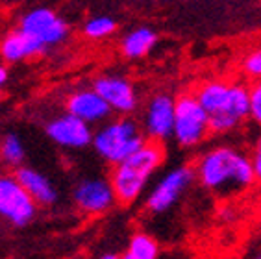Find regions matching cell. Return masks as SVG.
Returning <instances> with one entry per match:
<instances>
[{
	"label": "cell",
	"instance_id": "obj_1",
	"mask_svg": "<svg viewBox=\"0 0 261 259\" xmlns=\"http://www.w3.org/2000/svg\"><path fill=\"white\" fill-rule=\"evenodd\" d=\"M195 170L196 182L219 198L241 194L257 184L250 156L230 145L202 152L195 161Z\"/></svg>",
	"mask_w": 261,
	"mask_h": 259
},
{
	"label": "cell",
	"instance_id": "obj_2",
	"mask_svg": "<svg viewBox=\"0 0 261 259\" xmlns=\"http://www.w3.org/2000/svg\"><path fill=\"white\" fill-rule=\"evenodd\" d=\"M195 95L210 113L213 135L231 134L250 119V85L243 82H204Z\"/></svg>",
	"mask_w": 261,
	"mask_h": 259
},
{
	"label": "cell",
	"instance_id": "obj_3",
	"mask_svg": "<svg viewBox=\"0 0 261 259\" xmlns=\"http://www.w3.org/2000/svg\"><path fill=\"white\" fill-rule=\"evenodd\" d=\"M165 143L146 139V143L128 156L121 163L111 167L110 179L121 205H132L143 196L152 176L165 163Z\"/></svg>",
	"mask_w": 261,
	"mask_h": 259
},
{
	"label": "cell",
	"instance_id": "obj_4",
	"mask_svg": "<svg viewBox=\"0 0 261 259\" xmlns=\"http://www.w3.org/2000/svg\"><path fill=\"white\" fill-rule=\"evenodd\" d=\"M146 143L141 124L130 115H117L98 124L93 135V150L110 167L121 163Z\"/></svg>",
	"mask_w": 261,
	"mask_h": 259
},
{
	"label": "cell",
	"instance_id": "obj_5",
	"mask_svg": "<svg viewBox=\"0 0 261 259\" xmlns=\"http://www.w3.org/2000/svg\"><path fill=\"white\" fill-rule=\"evenodd\" d=\"M211 135L210 113L195 93H184L176 98L172 141L184 150L200 146Z\"/></svg>",
	"mask_w": 261,
	"mask_h": 259
},
{
	"label": "cell",
	"instance_id": "obj_6",
	"mask_svg": "<svg viewBox=\"0 0 261 259\" xmlns=\"http://www.w3.org/2000/svg\"><path fill=\"white\" fill-rule=\"evenodd\" d=\"M196 182L195 165H178L167 170L156 182V185L148 191L145 200V208L150 215H163L172 210L181 196L189 191Z\"/></svg>",
	"mask_w": 261,
	"mask_h": 259
},
{
	"label": "cell",
	"instance_id": "obj_7",
	"mask_svg": "<svg viewBox=\"0 0 261 259\" xmlns=\"http://www.w3.org/2000/svg\"><path fill=\"white\" fill-rule=\"evenodd\" d=\"M37 202L13 174H0V219L13 228H26L37 215Z\"/></svg>",
	"mask_w": 261,
	"mask_h": 259
},
{
	"label": "cell",
	"instance_id": "obj_8",
	"mask_svg": "<svg viewBox=\"0 0 261 259\" xmlns=\"http://www.w3.org/2000/svg\"><path fill=\"white\" fill-rule=\"evenodd\" d=\"M19 28L39 39L48 50L61 46L70 37L69 22L50 8H34L26 11L19 20Z\"/></svg>",
	"mask_w": 261,
	"mask_h": 259
},
{
	"label": "cell",
	"instance_id": "obj_9",
	"mask_svg": "<svg viewBox=\"0 0 261 259\" xmlns=\"http://www.w3.org/2000/svg\"><path fill=\"white\" fill-rule=\"evenodd\" d=\"M72 202L86 215L108 213L113 205L119 204L111 179L104 176L82 178L72 189Z\"/></svg>",
	"mask_w": 261,
	"mask_h": 259
},
{
	"label": "cell",
	"instance_id": "obj_10",
	"mask_svg": "<svg viewBox=\"0 0 261 259\" xmlns=\"http://www.w3.org/2000/svg\"><path fill=\"white\" fill-rule=\"evenodd\" d=\"M174 115H176V98L167 93H156L148 98L143 111L141 128L145 132L146 139L167 143L172 139L174 130Z\"/></svg>",
	"mask_w": 261,
	"mask_h": 259
},
{
	"label": "cell",
	"instance_id": "obj_11",
	"mask_svg": "<svg viewBox=\"0 0 261 259\" xmlns=\"http://www.w3.org/2000/svg\"><path fill=\"white\" fill-rule=\"evenodd\" d=\"M45 134L54 145L61 148L82 150L91 146L95 130L89 122L65 110L63 115H58L46 122Z\"/></svg>",
	"mask_w": 261,
	"mask_h": 259
},
{
	"label": "cell",
	"instance_id": "obj_12",
	"mask_svg": "<svg viewBox=\"0 0 261 259\" xmlns=\"http://www.w3.org/2000/svg\"><path fill=\"white\" fill-rule=\"evenodd\" d=\"M93 87L104 96L113 113L132 115L139 110V93L134 82H130L126 76L115 74V72L100 74L93 80Z\"/></svg>",
	"mask_w": 261,
	"mask_h": 259
},
{
	"label": "cell",
	"instance_id": "obj_13",
	"mask_svg": "<svg viewBox=\"0 0 261 259\" xmlns=\"http://www.w3.org/2000/svg\"><path fill=\"white\" fill-rule=\"evenodd\" d=\"M65 110L89 122L91 126H98L113 117L111 106L93 85L72 91L65 100Z\"/></svg>",
	"mask_w": 261,
	"mask_h": 259
},
{
	"label": "cell",
	"instance_id": "obj_14",
	"mask_svg": "<svg viewBox=\"0 0 261 259\" xmlns=\"http://www.w3.org/2000/svg\"><path fill=\"white\" fill-rule=\"evenodd\" d=\"M46 52L48 48L22 28L10 32L0 43V58L6 63H20L26 60H34V58L45 56Z\"/></svg>",
	"mask_w": 261,
	"mask_h": 259
},
{
	"label": "cell",
	"instance_id": "obj_15",
	"mask_svg": "<svg viewBox=\"0 0 261 259\" xmlns=\"http://www.w3.org/2000/svg\"><path fill=\"white\" fill-rule=\"evenodd\" d=\"M13 172H15L20 184L24 185V189L30 193L32 198L37 202V205L50 208V205L58 204L60 193H58V189L54 187L48 176L32 169V167H24V165H20L19 169H15Z\"/></svg>",
	"mask_w": 261,
	"mask_h": 259
},
{
	"label": "cell",
	"instance_id": "obj_16",
	"mask_svg": "<svg viewBox=\"0 0 261 259\" xmlns=\"http://www.w3.org/2000/svg\"><path fill=\"white\" fill-rule=\"evenodd\" d=\"M158 43V32L150 26H137L121 39V54L126 60H143Z\"/></svg>",
	"mask_w": 261,
	"mask_h": 259
},
{
	"label": "cell",
	"instance_id": "obj_17",
	"mask_svg": "<svg viewBox=\"0 0 261 259\" xmlns=\"http://www.w3.org/2000/svg\"><path fill=\"white\" fill-rule=\"evenodd\" d=\"M124 259H158L160 257V244L152 235L145 231H137L130 237L124 250Z\"/></svg>",
	"mask_w": 261,
	"mask_h": 259
},
{
	"label": "cell",
	"instance_id": "obj_18",
	"mask_svg": "<svg viewBox=\"0 0 261 259\" xmlns=\"http://www.w3.org/2000/svg\"><path fill=\"white\" fill-rule=\"evenodd\" d=\"M26 150L22 141L19 139L17 134H6L0 139V161L8 167V169H19L20 165H24Z\"/></svg>",
	"mask_w": 261,
	"mask_h": 259
},
{
	"label": "cell",
	"instance_id": "obj_19",
	"mask_svg": "<svg viewBox=\"0 0 261 259\" xmlns=\"http://www.w3.org/2000/svg\"><path fill=\"white\" fill-rule=\"evenodd\" d=\"M117 28H119V24H117V20L113 19V17L95 15L84 22V26H82V34L91 41H102V39L111 37V35L117 32Z\"/></svg>",
	"mask_w": 261,
	"mask_h": 259
},
{
	"label": "cell",
	"instance_id": "obj_20",
	"mask_svg": "<svg viewBox=\"0 0 261 259\" xmlns=\"http://www.w3.org/2000/svg\"><path fill=\"white\" fill-rule=\"evenodd\" d=\"M241 72L250 82L261 80V48L250 50L241 60Z\"/></svg>",
	"mask_w": 261,
	"mask_h": 259
},
{
	"label": "cell",
	"instance_id": "obj_21",
	"mask_svg": "<svg viewBox=\"0 0 261 259\" xmlns=\"http://www.w3.org/2000/svg\"><path fill=\"white\" fill-rule=\"evenodd\" d=\"M250 120L261 126V80L250 82Z\"/></svg>",
	"mask_w": 261,
	"mask_h": 259
},
{
	"label": "cell",
	"instance_id": "obj_22",
	"mask_svg": "<svg viewBox=\"0 0 261 259\" xmlns=\"http://www.w3.org/2000/svg\"><path fill=\"white\" fill-rule=\"evenodd\" d=\"M250 160L254 165V172H256L257 184H261V134L257 135V139L254 141V146L250 150Z\"/></svg>",
	"mask_w": 261,
	"mask_h": 259
},
{
	"label": "cell",
	"instance_id": "obj_23",
	"mask_svg": "<svg viewBox=\"0 0 261 259\" xmlns=\"http://www.w3.org/2000/svg\"><path fill=\"white\" fill-rule=\"evenodd\" d=\"M8 78H10V72H8V69H6L4 65H0V89H2V87L6 85Z\"/></svg>",
	"mask_w": 261,
	"mask_h": 259
},
{
	"label": "cell",
	"instance_id": "obj_24",
	"mask_svg": "<svg viewBox=\"0 0 261 259\" xmlns=\"http://www.w3.org/2000/svg\"><path fill=\"white\" fill-rule=\"evenodd\" d=\"M100 257H102V259H117L119 255H117L115 252H104V254H102Z\"/></svg>",
	"mask_w": 261,
	"mask_h": 259
},
{
	"label": "cell",
	"instance_id": "obj_25",
	"mask_svg": "<svg viewBox=\"0 0 261 259\" xmlns=\"http://www.w3.org/2000/svg\"><path fill=\"white\" fill-rule=\"evenodd\" d=\"M257 257H259V259H261V254H259V255H257Z\"/></svg>",
	"mask_w": 261,
	"mask_h": 259
}]
</instances>
